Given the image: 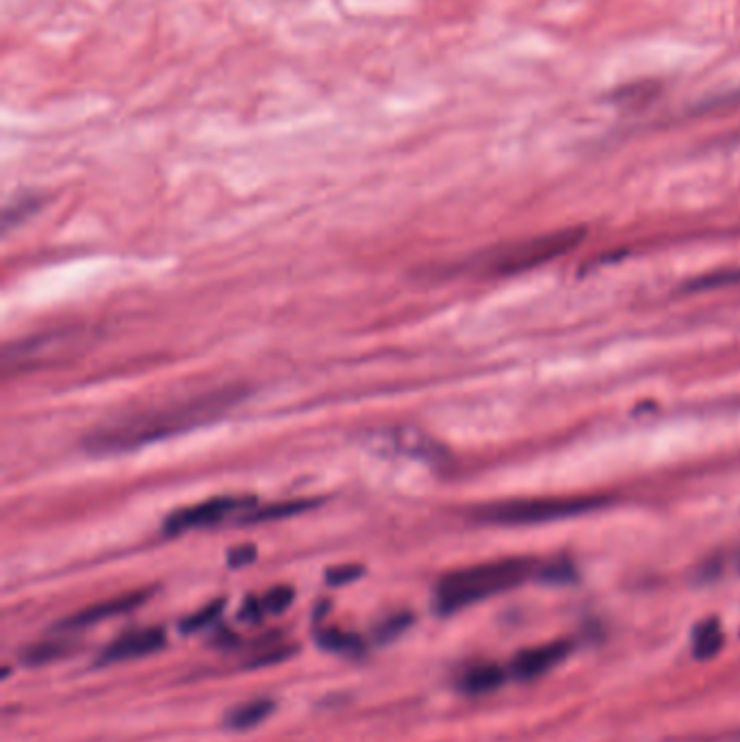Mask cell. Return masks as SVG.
Listing matches in <instances>:
<instances>
[{
    "label": "cell",
    "instance_id": "obj_1",
    "mask_svg": "<svg viewBox=\"0 0 740 742\" xmlns=\"http://www.w3.org/2000/svg\"><path fill=\"white\" fill-rule=\"evenodd\" d=\"M244 400V389L222 387L196 395L161 402L131 413L87 434L83 445L89 454L111 456L142 450L150 443L178 437L189 430L218 421Z\"/></svg>",
    "mask_w": 740,
    "mask_h": 742
},
{
    "label": "cell",
    "instance_id": "obj_2",
    "mask_svg": "<svg viewBox=\"0 0 740 742\" xmlns=\"http://www.w3.org/2000/svg\"><path fill=\"white\" fill-rule=\"evenodd\" d=\"M534 571V562L528 558H506L495 562H482L476 567L458 569L441 578L437 584V610L452 614L478 601L510 591L526 582Z\"/></svg>",
    "mask_w": 740,
    "mask_h": 742
},
{
    "label": "cell",
    "instance_id": "obj_3",
    "mask_svg": "<svg viewBox=\"0 0 740 742\" xmlns=\"http://www.w3.org/2000/svg\"><path fill=\"white\" fill-rule=\"evenodd\" d=\"M610 504L602 495H550V497H523V500L493 502L476 508L471 517L495 526H534L558 519H571L593 513Z\"/></svg>",
    "mask_w": 740,
    "mask_h": 742
},
{
    "label": "cell",
    "instance_id": "obj_4",
    "mask_svg": "<svg viewBox=\"0 0 740 742\" xmlns=\"http://www.w3.org/2000/svg\"><path fill=\"white\" fill-rule=\"evenodd\" d=\"M584 237H586L584 228H563L554 230V233L517 241L513 246L502 248L500 252L493 254V259L489 261V270L500 276L537 270V267L552 263L576 250L584 241Z\"/></svg>",
    "mask_w": 740,
    "mask_h": 742
},
{
    "label": "cell",
    "instance_id": "obj_5",
    "mask_svg": "<svg viewBox=\"0 0 740 742\" xmlns=\"http://www.w3.org/2000/svg\"><path fill=\"white\" fill-rule=\"evenodd\" d=\"M254 508L252 497H241V495H222L213 497V500L200 502L196 506H187L165 519L163 530L168 534H183L189 530H204L220 526L226 519H233L235 515L244 517L248 510Z\"/></svg>",
    "mask_w": 740,
    "mask_h": 742
},
{
    "label": "cell",
    "instance_id": "obj_6",
    "mask_svg": "<svg viewBox=\"0 0 740 742\" xmlns=\"http://www.w3.org/2000/svg\"><path fill=\"white\" fill-rule=\"evenodd\" d=\"M367 443L380 454H400L417 460H428V463H439L443 460V450L435 439L415 428H389L369 434Z\"/></svg>",
    "mask_w": 740,
    "mask_h": 742
},
{
    "label": "cell",
    "instance_id": "obj_7",
    "mask_svg": "<svg viewBox=\"0 0 740 742\" xmlns=\"http://www.w3.org/2000/svg\"><path fill=\"white\" fill-rule=\"evenodd\" d=\"M165 645V632L161 628H146L133 630L116 638L105 651H102L100 662H122L133 658H144L148 654H155Z\"/></svg>",
    "mask_w": 740,
    "mask_h": 742
},
{
    "label": "cell",
    "instance_id": "obj_8",
    "mask_svg": "<svg viewBox=\"0 0 740 742\" xmlns=\"http://www.w3.org/2000/svg\"><path fill=\"white\" fill-rule=\"evenodd\" d=\"M148 597H150V593L135 591V593H129V595H120V597H113V599H107V601H100V604L89 606L81 612H76L74 617L63 621L59 625V630H81V628H87V625H96V623L105 621V619H113V617H118V614L131 612L137 606H142Z\"/></svg>",
    "mask_w": 740,
    "mask_h": 742
},
{
    "label": "cell",
    "instance_id": "obj_9",
    "mask_svg": "<svg viewBox=\"0 0 740 742\" xmlns=\"http://www.w3.org/2000/svg\"><path fill=\"white\" fill-rule=\"evenodd\" d=\"M569 654V645L558 641V643H547L521 651L517 658L510 664V671L517 680H534L541 677L543 673L552 671L558 662H563Z\"/></svg>",
    "mask_w": 740,
    "mask_h": 742
},
{
    "label": "cell",
    "instance_id": "obj_10",
    "mask_svg": "<svg viewBox=\"0 0 740 742\" xmlns=\"http://www.w3.org/2000/svg\"><path fill=\"white\" fill-rule=\"evenodd\" d=\"M504 677H506L504 671L500 667H495V664H480V667L469 669L463 675L461 688L467 695H484L491 693L495 688H500L504 684Z\"/></svg>",
    "mask_w": 740,
    "mask_h": 742
},
{
    "label": "cell",
    "instance_id": "obj_11",
    "mask_svg": "<svg viewBox=\"0 0 740 742\" xmlns=\"http://www.w3.org/2000/svg\"><path fill=\"white\" fill-rule=\"evenodd\" d=\"M276 708V703L272 699H257L244 703V706L235 708L231 714L226 716V725L231 729H250L254 725H259L265 721Z\"/></svg>",
    "mask_w": 740,
    "mask_h": 742
},
{
    "label": "cell",
    "instance_id": "obj_12",
    "mask_svg": "<svg viewBox=\"0 0 740 742\" xmlns=\"http://www.w3.org/2000/svg\"><path fill=\"white\" fill-rule=\"evenodd\" d=\"M313 506H315V502H311V500L283 502V504H272V506H263V508L254 506L252 510H248L244 517H241V521H244V523L276 521V519H285V517H291V515H300V513H304V510H309Z\"/></svg>",
    "mask_w": 740,
    "mask_h": 742
},
{
    "label": "cell",
    "instance_id": "obj_13",
    "mask_svg": "<svg viewBox=\"0 0 740 742\" xmlns=\"http://www.w3.org/2000/svg\"><path fill=\"white\" fill-rule=\"evenodd\" d=\"M317 645L326 651H335V654H359L363 649V641L359 636L337 628H326L317 632Z\"/></svg>",
    "mask_w": 740,
    "mask_h": 742
},
{
    "label": "cell",
    "instance_id": "obj_14",
    "mask_svg": "<svg viewBox=\"0 0 740 742\" xmlns=\"http://www.w3.org/2000/svg\"><path fill=\"white\" fill-rule=\"evenodd\" d=\"M723 647V632L717 621H706L695 632L693 651L697 658H712Z\"/></svg>",
    "mask_w": 740,
    "mask_h": 742
},
{
    "label": "cell",
    "instance_id": "obj_15",
    "mask_svg": "<svg viewBox=\"0 0 740 742\" xmlns=\"http://www.w3.org/2000/svg\"><path fill=\"white\" fill-rule=\"evenodd\" d=\"M222 610H224V599H215V601H211V604H207L204 608H200L198 612L189 614L187 619H183L181 630L185 634H191V632H200L204 628H209V625H213L215 621L220 619Z\"/></svg>",
    "mask_w": 740,
    "mask_h": 742
},
{
    "label": "cell",
    "instance_id": "obj_16",
    "mask_svg": "<svg viewBox=\"0 0 740 742\" xmlns=\"http://www.w3.org/2000/svg\"><path fill=\"white\" fill-rule=\"evenodd\" d=\"M293 597H296V595H293L289 586H276V588H272V591H267L261 597V601H263V608H265L267 614H280L291 606Z\"/></svg>",
    "mask_w": 740,
    "mask_h": 742
},
{
    "label": "cell",
    "instance_id": "obj_17",
    "mask_svg": "<svg viewBox=\"0 0 740 742\" xmlns=\"http://www.w3.org/2000/svg\"><path fill=\"white\" fill-rule=\"evenodd\" d=\"M66 651H68L66 645H61L59 641H48V643H42V645L29 649L27 656H24V660H27L29 664H44V662L61 658L63 654H66Z\"/></svg>",
    "mask_w": 740,
    "mask_h": 742
},
{
    "label": "cell",
    "instance_id": "obj_18",
    "mask_svg": "<svg viewBox=\"0 0 740 742\" xmlns=\"http://www.w3.org/2000/svg\"><path fill=\"white\" fill-rule=\"evenodd\" d=\"M296 647L291 645H278L274 649H267V651H261V654L254 656V660L250 662L252 669H259V667H270V664H276V662H285L289 660L293 654H296Z\"/></svg>",
    "mask_w": 740,
    "mask_h": 742
},
{
    "label": "cell",
    "instance_id": "obj_19",
    "mask_svg": "<svg viewBox=\"0 0 740 742\" xmlns=\"http://www.w3.org/2000/svg\"><path fill=\"white\" fill-rule=\"evenodd\" d=\"M411 621H413L411 614H398V617H391L389 621L380 625L376 638L380 643H389L393 641V638H398L408 628V625H411Z\"/></svg>",
    "mask_w": 740,
    "mask_h": 742
},
{
    "label": "cell",
    "instance_id": "obj_20",
    "mask_svg": "<svg viewBox=\"0 0 740 742\" xmlns=\"http://www.w3.org/2000/svg\"><path fill=\"white\" fill-rule=\"evenodd\" d=\"M33 211H35V200H24V198H20L16 204L7 207L5 215H3V230H5V233L11 226H16L20 220H24V217H27Z\"/></svg>",
    "mask_w": 740,
    "mask_h": 742
},
{
    "label": "cell",
    "instance_id": "obj_21",
    "mask_svg": "<svg viewBox=\"0 0 740 742\" xmlns=\"http://www.w3.org/2000/svg\"><path fill=\"white\" fill-rule=\"evenodd\" d=\"M363 575V567H356V565H346V567H337V569H330L326 580L328 584L333 586H343V584H350L354 580H359Z\"/></svg>",
    "mask_w": 740,
    "mask_h": 742
},
{
    "label": "cell",
    "instance_id": "obj_22",
    "mask_svg": "<svg viewBox=\"0 0 740 742\" xmlns=\"http://www.w3.org/2000/svg\"><path fill=\"white\" fill-rule=\"evenodd\" d=\"M254 560H257V547L254 545H239L228 552V565H231L233 569L248 567Z\"/></svg>",
    "mask_w": 740,
    "mask_h": 742
},
{
    "label": "cell",
    "instance_id": "obj_23",
    "mask_svg": "<svg viewBox=\"0 0 740 742\" xmlns=\"http://www.w3.org/2000/svg\"><path fill=\"white\" fill-rule=\"evenodd\" d=\"M265 608H263V601L261 599H254V597H250L248 601H246V604H244V608H241V612H239V617L241 619H244V621H248V623H259L263 617H265Z\"/></svg>",
    "mask_w": 740,
    "mask_h": 742
}]
</instances>
